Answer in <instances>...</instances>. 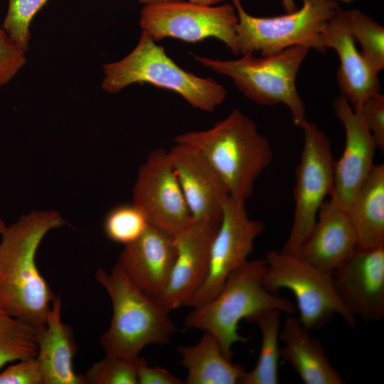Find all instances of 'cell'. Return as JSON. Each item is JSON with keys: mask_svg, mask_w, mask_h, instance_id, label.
Returning <instances> with one entry per match:
<instances>
[{"mask_svg": "<svg viewBox=\"0 0 384 384\" xmlns=\"http://www.w3.org/2000/svg\"><path fill=\"white\" fill-rule=\"evenodd\" d=\"M65 224L55 210H32L0 235V307L38 329L45 326L55 296L36 255L45 236Z\"/></svg>", "mask_w": 384, "mask_h": 384, "instance_id": "obj_1", "label": "cell"}, {"mask_svg": "<svg viewBox=\"0 0 384 384\" xmlns=\"http://www.w3.org/2000/svg\"><path fill=\"white\" fill-rule=\"evenodd\" d=\"M174 141L196 149L218 174L229 196L245 202L256 179L273 159L268 139L238 108L211 128L180 134Z\"/></svg>", "mask_w": 384, "mask_h": 384, "instance_id": "obj_2", "label": "cell"}, {"mask_svg": "<svg viewBox=\"0 0 384 384\" xmlns=\"http://www.w3.org/2000/svg\"><path fill=\"white\" fill-rule=\"evenodd\" d=\"M95 279L112 305L110 326L100 340L106 354L134 359L148 345L171 342L177 329L159 297L136 287L117 263L110 272L99 268Z\"/></svg>", "mask_w": 384, "mask_h": 384, "instance_id": "obj_3", "label": "cell"}, {"mask_svg": "<svg viewBox=\"0 0 384 384\" xmlns=\"http://www.w3.org/2000/svg\"><path fill=\"white\" fill-rule=\"evenodd\" d=\"M267 262L247 260L228 277L217 295L193 309L184 321L187 329H199L213 335L224 354L232 358V347L247 338L238 332L241 320L252 321L260 314L278 310L292 314L295 305L289 299L274 295L264 286Z\"/></svg>", "mask_w": 384, "mask_h": 384, "instance_id": "obj_4", "label": "cell"}, {"mask_svg": "<svg viewBox=\"0 0 384 384\" xmlns=\"http://www.w3.org/2000/svg\"><path fill=\"white\" fill-rule=\"evenodd\" d=\"M102 89L115 94L136 83H148L180 95L196 109L213 112L226 97V90L210 78H202L177 65L147 33L124 58L103 65Z\"/></svg>", "mask_w": 384, "mask_h": 384, "instance_id": "obj_5", "label": "cell"}, {"mask_svg": "<svg viewBox=\"0 0 384 384\" xmlns=\"http://www.w3.org/2000/svg\"><path fill=\"white\" fill-rule=\"evenodd\" d=\"M309 50L306 46H295L260 58L246 53L234 60L206 56L196 59L204 67L230 78L252 102L265 106L284 104L294 124L302 128L307 120L304 102L297 90L296 78Z\"/></svg>", "mask_w": 384, "mask_h": 384, "instance_id": "obj_6", "label": "cell"}, {"mask_svg": "<svg viewBox=\"0 0 384 384\" xmlns=\"http://www.w3.org/2000/svg\"><path fill=\"white\" fill-rule=\"evenodd\" d=\"M232 1L238 16L237 46L242 55H270L295 46L324 52L323 32L339 6L337 0H302V6L293 12L257 17L246 12L240 0Z\"/></svg>", "mask_w": 384, "mask_h": 384, "instance_id": "obj_7", "label": "cell"}, {"mask_svg": "<svg viewBox=\"0 0 384 384\" xmlns=\"http://www.w3.org/2000/svg\"><path fill=\"white\" fill-rule=\"evenodd\" d=\"M267 270L265 287L274 293L280 289L291 291L297 300L302 325L310 331H318L338 315L351 327L356 317L339 299L332 273L316 268L297 256L282 251H269L265 258Z\"/></svg>", "mask_w": 384, "mask_h": 384, "instance_id": "obj_8", "label": "cell"}, {"mask_svg": "<svg viewBox=\"0 0 384 384\" xmlns=\"http://www.w3.org/2000/svg\"><path fill=\"white\" fill-rule=\"evenodd\" d=\"M301 129L304 144L295 171L293 223L281 250L294 256L309 235L326 197L331 193L335 164L326 134L308 121Z\"/></svg>", "mask_w": 384, "mask_h": 384, "instance_id": "obj_9", "label": "cell"}, {"mask_svg": "<svg viewBox=\"0 0 384 384\" xmlns=\"http://www.w3.org/2000/svg\"><path fill=\"white\" fill-rule=\"evenodd\" d=\"M237 23L233 5L204 6L183 0L144 5L139 19L142 31L156 42L171 38L196 43L214 38L235 55Z\"/></svg>", "mask_w": 384, "mask_h": 384, "instance_id": "obj_10", "label": "cell"}, {"mask_svg": "<svg viewBox=\"0 0 384 384\" xmlns=\"http://www.w3.org/2000/svg\"><path fill=\"white\" fill-rule=\"evenodd\" d=\"M264 228L261 220L250 218L245 201L229 196L212 242L206 278L184 306L196 308L215 297L230 274L248 260Z\"/></svg>", "mask_w": 384, "mask_h": 384, "instance_id": "obj_11", "label": "cell"}, {"mask_svg": "<svg viewBox=\"0 0 384 384\" xmlns=\"http://www.w3.org/2000/svg\"><path fill=\"white\" fill-rule=\"evenodd\" d=\"M149 224L171 235L184 228L192 217L168 151H152L140 167L133 203Z\"/></svg>", "mask_w": 384, "mask_h": 384, "instance_id": "obj_12", "label": "cell"}, {"mask_svg": "<svg viewBox=\"0 0 384 384\" xmlns=\"http://www.w3.org/2000/svg\"><path fill=\"white\" fill-rule=\"evenodd\" d=\"M336 293L347 309L366 321L384 317V245H357L332 272Z\"/></svg>", "mask_w": 384, "mask_h": 384, "instance_id": "obj_13", "label": "cell"}, {"mask_svg": "<svg viewBox=\"0 0 384 384\" xmlns=\"http://www.w3.org/2000/svg\"><path fill=\"white\" fill-rule=\"evenodd\" d=\"M220 219L192 218L174 235L176 259L168 284L159 297L171 311L184 306L203 284Z\"/></svg>", "mask_w": 384, "mask_h": 384, "instance_id": "obj_14", "label": "cell"}, {"mask_svg": "<svg viewBox=\"0 0 384 384\" xmlns=\"http://www.w3.org/2000/svg\"><path fill=\"white\" fill-rule=\"evenodd\" d=\"M334 109L343 125L346 139L343 154L335 161L330 200L348 210L375 166L373 160L378 147L358 110L353 109L342 96L335 100Z\"/></svg>", "mask_w": 384, "mask_h": 384, "instance_id": "obj_15", "label": "cell"}, {"mask_svg": "<svg viewBox=\"0 0 384 384\" xmlns=\"http://www.w3.org/2000/svg\"><path fill=\"white\" fill-rule=\"evenodd\" d=\"M176 255L174 235L149 224L137 240L124 246L116 263L136 287L160 297L169 281Z\"/></svg>", "mask_w": 384, "mask_h": 384, "instance_id": "obj_16", "label": "cell"}, {"mask_svg": "<svg viewBox=\"0 0 384 384\" xmlns=\"http://www.w3.org/2000/svg\"><path fill=\"white\" fill-rule=\"evenodd\" d=\"M168 153L192 218L220 220L230 196L210 164L185 144L176 143Z\"/></svg>", "mask_w": 384, "mask_h": 384, "instance_id": "obj_17", "label": "cell"}, {"mask_svg": "<svg viewBox=\"0 0 384 384\" xmlns=\"http://www.w3.org/2000/svg\"><path fill=\"white\" fill-rule=\"evenodd\" d=\"M346 18V10L338 6L328 21L321 37L324 50L334 49L340 66L337 81L341 95L358 109L371 97L380 93L378 74L374 73L357 50Z\"/></svg>", "mask_w": 384, "mask_h": 384, "instance_id": "obj_18", "label": "cell"}, {"mask_svg": "<svg viewBox=\"0 0 384 384\" xmlns=\"http://www.w3.org/2000/svg\"><path fill=\"white\" fill-rule=\"evenodd\" d=\"M357 245L348 210L329 199L321 205L316 223L297 256L319 270L332 273Z\"/></svg>", "mask_w": 384, "mask_h": 384, "instance_id": "obj_19", "label": "cell"}, {"mask_svg": "<svg viewBox=\"0 0 384 384\" xmlns=\"http://www.w3.org/2000/svg\"><path fill=\"white\" fill-rule=\"evenodd\" d=\"M61 296H55L45 326L38 329L36 357L43 384H85L73 368L78 346L71 328L61 320Z\"/></svg>", "mask_w": 384, "mask_h": 384, "instance_id": "obj_20", "label": "cell"}, {"mask_svg": "<svg viewBox=\"0 0 384 384\" xmlns=\"http://www.w3.org/2000/svg\"><path fill=\"white\" fill-rule=\"evenodd\" d=\"M280 358L306 384H343L344 379L332 366L319 339L312 336L298 318L288 316L280 330Z\"/></svg>", "mask_w": 384, "mask_h": 384, "instance_id": "obj_21", "label": "cell"}, {"mask_svg": "<svg viewBox=\"0 0 384 384\" xmlns=\"http://www.w3.org/2000/svg\"><path fill=\"white\" fill-rule=\"evenodd\" d=\"M178 351L187 369L186 384H237L246 373L224 354L217 339L207 332L197 343L179 346Z\"/></svg>", "mask_w": 384, "mask_h": 384, "instance_id": "obj_22", "label": "cell"}, {"mask_svg": "<svg viewBox=\"0 0 384 384\" xmlns=\"http://www.w3.org/2000/svg\"><path fill=\"white\" fill-rule=\"evenodd\" d=\"M348 213L358 245L375 247L384 245V165L375 164L357 191Z\"/></svg>", "mask_w": 384, "mask_h": 384, "instance_id": "obj_23", "label": "cell"}, {"mask_svg": "<svg viewBox=\"0 0 384 384\" xmlns=\"http://www.w3.org/2000/svg\"><path fill=\"white\" fill-rule=\"evenodd\" d=\"M281 311L272 310L258 316L255 322L261 334L260 351L255 366L246 371L241 384H277L279 378V347Z\"/></svg>", "mask_w": 384, "mask_h": 384, "instance_id": "obj_24", "label": "cell"}, {"mask_svg": "<svg viewBox=\"0 0 384 384\" xmlns=\"http://www.w3.org/2000/svg\"><path fill=\"white\" fill-rule=\"evenodd\" d=\"M38 329L0 307V369L9 363L34 357Z\"/></svg>", "mask_w": 384, "mask_h": 384, "instance_id": "obj_25", "label": "cell"}, {"mask_svg": "<svg viewBox=\"0 0 384 384\" xmlns=\"http://www.w3.org/2000/svg\"><path fill=\"white\" fill-rule=\"evenodd\" d=\"M347 21L361 55L371 70L378 74L384 68V28L358 9L346 11Z\"/></svg>", "mask_w": 384, "mask_h": 384, "instance_id": "obj_26", "label": "cell"}, {"mask_svg": "<svg viewBox=\"0 0 384 384\" xmlns=\"http://www.w3.org/2000/svg\"><path fill=\"white\" fill-rule=\"evenodd\" d=\"M149 225L143 212L134 203L122 204L107 213L103 230L108 239L124 246L137 240Z\"/></svg>", "mask_w": 384, "mask_h": 384, "instance_id": "obj_27", "label": "cell"}, {"mask_svg": "<svg viewBox=\"0 0 384 384\" xmlns=\"http://www.w3.org/2000/svg\"><path fill=\"white\" fill-rule=\"evenodd\" d=\"M140 357L127 359L106 354L82 375L85 384H137Z\"/></svg>", "mask_w": 384, "mask_h": 384, "instance_id": "obj_28", "label": "cell"}, {"mask_svg": "<svg viewBox=\"0 0 384 384\" xmlns=\"http://www.w3.org/2000/svg\"><path fill=\"white\" fill-rule=\"evenodd\" d=\"M48 0H9L2 28L25 52L31 36L29 26L34 16Z\"/></svg>", "mask_w": 384, "mask_h": 384, "instance_id": "obj_29", "label": "cell"}, {"mask_svg": "<svg viewBox=\"0 0 384 384\" xmlns=\"http://www.w3.org/2000/svg\"><path fill=\"white\" fill-rule=\"evenodd\" d=\"M25 53L0 27V87L9 83L25 65Z\"/></svg>", "mask_w": 384, "mask_h": 384, "instance_id": "obj_30", "label": "cell"}, {"mask_svg": "<svg viewBox=\"0 0 384 384\" xmlns=\"http://www.w3.org/2000/svg\"><path fill=\"white\" fill-rule=\"evenodd\" d=\"M378 149H384V95L378 93L365 101L358 109Z\"/></svg>", "mask_w": 384, "mask_h": 384, "instance_id": "obj_31", "label": "cell"}, {"mask_svg": "<svg viewBox=\"0 0 384 384\" xmlns=\"http://www.w3.org/2000/svg\"><path fill=\"white\" fill-rule=\"evenodd\" d=\"M0 384H43L36 357L18 361L0 373Z\"/></svg>", "mask_w": 384, "mask_h": 384, "instance_id": "obj_32", "label": "cell"}, {"mask_svg": "<svg viewBox=\"0 0 384 384\" xmlns=\"http://www.w3.org/2000/svg\"><path fill=\"white\" fill-rule=\"evenodd\" d=\"M183 381L167 369L149 366L144 358L140 357L137 368V384H182Z\"/></svg>", "mask_w": 384, "mask_h": 384, "instance_id": "obj_33", "label": "cell"}, {"mask_svg": "<svg viewBox=\"0 0 384 384\" xmlns=\"http://www.w3.org/2000/svg\"><path fill=\"white\" fill-rule=\"evenodd\" d=\"M338 1H342L346 3H348L353 0H338ZM282 4L283 6L284 9L287 13L293 12L297 9V6L295 4L294 0H282Z\"/></svg>", "mask_w": 384, "mask_h": 384, "instance_id": "obj_34", "label": "cell"}, {"mask_svg": "<svg viewBox=\"0 0 384 384\" xmlns=\"http://www.w3.org/2000/svg\"><path fill=\"white\" fill-rule=\"evenodd\" d=\"M191 3L198 4L204 6H214L218 2L223 1L225 0H187Z\"/></svg>", "mask_w": 384, "mask_h": 384, "instance_id": "obj_35", "label": "cell"}, {"mask_svg": "<svg viewBox=\"0 0 384 384\" xmlns=\"http://www.w3.org/2000/svg\"><path fill=\"white\" fill-rule=\"evenodd\" d=\"M174 1H181V0H138L139 3L143 5L165 3V2Z\"/></svg>", "mask_w": 384, "mask_h": 384, "instance_id": "obj_36", "label": "cell"}, {"mask_svg": "<svg viewBox=\"0 0 384 384\" xmlns=\"http://www.w3.org/2000/svg\"><path fill=\"white\" fill-rule=\"evenodd\" d=\"M6 227V225L5 223L4 222V220L1 218H0V235H1V233L5 230Z\"/></svg>", "mask_w": 384, "mask_h": 384, "instance_id": "obj_37", "label": "cell"}]
</instances>
